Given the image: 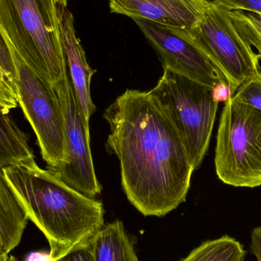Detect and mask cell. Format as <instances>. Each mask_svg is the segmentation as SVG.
I'll return each mask as SVG.
<instances>
[{
  "label": "cell",
  "instance_id": "6da1fadb",
  "mask_svg": "<svg viewBox=\"0 0 261 261\" xmlns=\"http://www.w3.org/2000/svg\"><path fill=\"white\" fill-rule=\"evenodd\" d=\"M107 150L119 161L122 188L144 216L162 217L187 199L194 169L182 140L149 92L127 90L105 110Z\"/></svg>",
  "mask_w": 261,
  "mask_h": 261
},
{
  "label": "cell",
  "instance_id": "7a4b0ae2",
  "mask_svg": "<svg viewBox=\"0 0 261 261\" xmlns=\"http://www.w3.org/2000/svg\"><path fill=\"white\" fill-rule=\"evenodd\" d=\"M29 220L45 236L53 260L89 245L103 228V205L63 182L36 161L3 169Z\"/></svg>",
  "mask_w": 261,
  "mask_h": 261
},
{
  "label": "cell",
  "instance_id": "3957f363",
  "mask_svg": "<svg viewBox=\"0 0 261 261\" xmlns=\"http://www.w3.org/2000/svg\"><path fill=\"white\" fill-rule=\"evenodd\" d=\"M67 0H0V28L26 65L50 87L67 67L60 30V9Z\"/></svg>",
  "mask_w": 261,
  "mask_h": 261
},
{
  "label": "cell",
  "instance_id": "277c9868",
  "mask_svg": "<svg viewBox=\"0 0 261 261\" xmlns=\"http://www.w3.org/2000/svg\"><path fill=\"white\" fill-rule=\"evenodd\" d=\"M149 93L179 134L193 169L199 168L210 147L219 108L213 88L164 67Z\"/></svg>",
  "mask_w": 261,
  "mask_h": 261
},
{
  "label": "cell",
  "instance_id": "5b68a950",
  "mask_svg": "<svg viewBox=\"0 0 261 261\" xmlns=\"http://www.w3.org/2000/svg\"><path fill=\"white\" fill-rule=\"evenodd\" d=\"M215 167L227 185L261 186V110L234 96L227 99L216 136Z\"/></svg>",
  "mask_w": 261,
  "mask_h": 261
},
{
  "label": "cell",
  "instance_id": "8992f818",
  "mask_svg": "<svg viewBox=\"0 0 261 261\" xmlns=\"http://www.w3.org/2000/svg\"><path fill=\"white\" fill-rule=\"evenodd\" d=\"M189 34L222 72L231 96L260 73V58L238 32L230 11L210 2L200 22Z\"/></svg>",
  "mask_w": 261,
  "mask_h": 261
},
{
  "label": "cell",
  "instance_id": "52a82bcc",
  "mask_svg": "<svg viewBox=\"0 0 261 261\" xmlns=\"http://www.w3.org/2000/svg\"><path fill=\"white\" fill-rule=\"evenodd\" d=\"M9 46L15 64L18 106L35 132L47 169L57 170L64 164L66 158L61 110L50 87L26 65L10 44Z\"/></svg>",
  "mask_w": 261,
  "mask_h": 261
},
{
  "label": "cell",
  "instance_id": "ba28073f",
  "mask_svg": "<svg viewBox=\"0 0 261 261\" xmlns=\"http://www.w3.org/2000/svg\"><path fill=\"white\" fill-rule=\"evenodd\" d=\"M62 115L66 143L64 164L50 170L60 179L85 196L94 199L102 192L90 150V128L76 100L68 71L64 79L50 86Z\"/></svg>",
  "mask_w": 261,
  "mask_h": 261
},
{
  "label": "cell",
  "instance_id": "9c48e42d",
  "mask_svg": "<svg viewBox=\"0 0 261 261\" xmlns=\"http://www.w3.org/2000/svg\"><path fill=\"white\" fill-rule=\"evenodd\" d=\"M133 20L158 52L163 67L213 89L228 84L222 72L188 32L142 18Z\"/></svg>",
  "mask_w": 261,
  "mask_h": 261
},
{
  "label": "cell",
  "instance_id": "30bf717a",
  "mask_svg": "<svg viewBox=\"0 0 261 261\" xmlns=\"http://www.w3.org/2000/svg\"><path fill=\"white\" fill-rule=\"evenodd\" d=\"M207 0H110L113 13L190 32L203 18Z\"/></svg>",
  "mask_w": 261,
  "mask_h": 261
},
{
  "label": "cell",
  "instance_id": "8fae6325",
  "mask_svg": "<svg viewBox=\"0 0 261 261\" xmlns=\"http://www.w3.org/2000/svg\"><path fill=\"white\" fill-rule=\"evenodd\" d=\"M59 19L67 70L86 125L90 128V118L96 111L90 93L92 77L96 71L87 62L82 44L76 36L74 18L67 6H63L60 9Z\"/></svg>",
  "mask_w": 261,
  "mask_h": 261
},
{
  "label": "cell",
  "instance_id": "7c38bea8",
  "mask_svg": "<svg viewBox=\"0 0 261 261\" xmlns=\"http://www.w3.org/2000/svg\"><path fill=\"white\" fill-rule=\"evenodd\" d=\"M25 213L0 169V253L9 256L18 246L27 226Z\"/></svg>",
  "mask_w": 261,
  "mask_h": 261
},
{
  "label": "cell",
  "instance_id": "4fadbf2b",
  "mask_svg": "<svg viewBox=\"0 0 261 261\" xmlns=\"http://www.w3.org/2000/svg\"><path fill=\"white\" fill-rule=\"evenodd\" d=\"M95 261H139L123 224H107L91 242Z\"/></svg>",
  "mask_w": 261,
  "mask_h": 261
},
{
  "label": "cell",
  "instance_id": "5bb4252c",
  "mask_svg": "<svg viewBox=\"0 0 261 261\" xmlns=\"http://www.w3.org/2000/svg\"><path fill=\"white\" fill-rule=\"evenodd\" d=\"M29 138L9 114L0 110V169L35 161Z\"/></svg>",
  "mask_w": 261,
  "mask_h": 261
},
{
  "label": "cell",
  "instance_id": "9a60e30c",
  "mask_svg": "<svg viewBox=\"0 0 261 261\" xmlns=\"http://www.w3.org/2000/svg\"><path fill=\"white\" fill-rule=\"evenodd\" d=\"M246 255L239 241L225 236L203 242L182 261H244Z\"/></svg>",
  "mask_w": 261,
  "mask_h": 261
},
{
  "label": "cell",
  "instance_id": "2e32d148",
  "mask_svg": "<svg viewBox=\"0 0 261 261\" xmlns=\"http://www.w3.org/2000/svg\"><path fill=\"white\" fill-rule=\"evenodd\" d=\"M231 21L243 39L255 47L261 58V15L244 13L242 11L230 12Z\"/></svg>",
  "mask_w": 261,
  "mask_h": 261
},
{
  "label": "cell",
  "instance_id": "e0dca14e",
  "mask_svg": "<svg viewBox=\"0 0 261 261\" xmlns=\"http://www.w3.org/2000/svg\"><path fill=\"white\" fill-rule=\"evenodd\" d=\"M232 96L241 102L261 110V72L242 84Z\"/></svg>",
  "mask_w": 261,
  "mask_h": 261
},
{
  "label": "cell",
  "instance_id": "ac0fdd59",
  "mask_svg": "<svg viewBox=\"0 0 261 261\" xmlns=\"http://www.w3.org/2000/svg\"><path fill=\"white\" fill-rule=\"evenodd\" d=\"M18 99L15 84L0 67V110L9 114L18 107Z\"/></svg>",
  "mask_w": 261,
  "mask_h": 261
},
{
  "label": "cell",
  "instance_id": "d6986e66",
  "mask_svg": "<svg viewBox=\"0 0 261 261\" xmlns=\"http://www.w3.org/2000/svg\"><path fill=\"white\" fill-rule=\"evenodd\" d=\"M0 67L15 84V68L10 46L0 28ZM16 86V85H15Z\"/></svg>",
  "mask_w": 261,
  "mask_h": 261
},
{
  "label": "cell",
  "instance_id": "ffe728a7",
  "mask_svg": "<svg viewBox=\"0 0 261 261\" xmlns=\"http://www.w3.org/2000/svg\"><path fill=\"white\" fill-rule=\"evenodd\" d=\"M213 3L230 11H248L261 15V0H213Z\"/></svg>",
  "mask_w": 261,
  "mask_h": 261
},
{
  "label": "cell",
  "instance_id": "44dd1931",
  "mask_svg": "<svg viewBox=\"0 0 261 261\" xmlns=\"http://www.w3.org/2000/svg\"><path fill=\"white\" fill-rule=\"evenodd\" d=\"M55 261H95L91 242L70 251L64 257Z\"/></svg>",
  "mask_w": 261,
  "mask_h": 261
},
{
  "label": "cell",
  "instance_id": "7402d4cb",
  "mask_svg": "<svg viewBox=\"0 0 261 261\" xmlns=\"http://www.w3.org/2000/svg\"><path fill=\"white\" fill-rule=\"evenodd\" d=\"M250 249L257 260L261 261V226L254 228L251 231Z\"/></svg>",
  "mask_w": 261,
  "mask_h": 261
},
{
  "label": "cell",
  "instance_id": "603a6c76",
  "mask_svg": "<svg viewBox=\"0 0 261 261\" xmlns=\"http://www.w3.org/2000/svg\"><path fill=\"white\" fill-rule=\"evenodd\" d=\"M25 261H54L50 254L44 252L32 253L28 256Z\"/></svg>",
  "mask_w": 261,
  "mask_h": 261
},
{
  "label": "cell",
  "instance_id": "cb8c5ba5",
  "mask_svg": "<svg viewBox=\"0 0 261 261\" xmlns=\"http://www.w3.org/2000/svg\"><path fill=\"white\" fill-rule=\"evenodd\" d=\"M9 256L3 255L0 253V261H7Z\"/></svg>",
  "mask_w": 261,
  "mask_h": 261
},
{
  "label": "cell",
  "instance_id": "d4e9b609",
  "mask_svg": "<svg viewBox=\"0 0 261 261\" xmlns=\"http://www.w3.org/2000/svg\"><path fill=\"white\" fill-rule=\"evenodd\" d=\"M7 261H18L17 260V258H15L14 256H10V257H9V258H8Z\"/></svg>",
  "mask_w": 261,
  "mask_h": 261
}]
</instances>
